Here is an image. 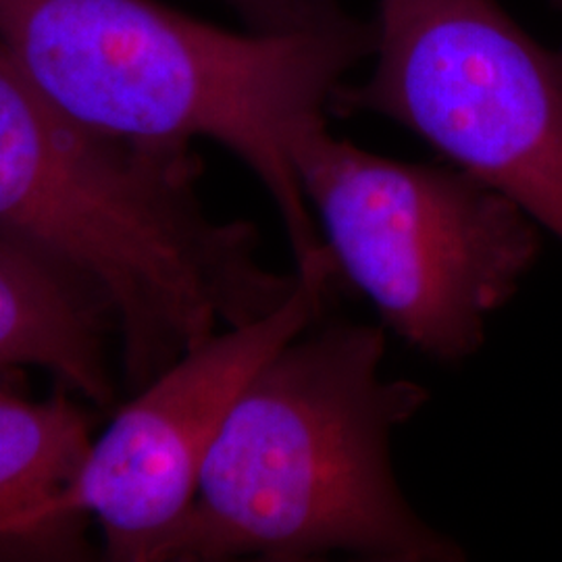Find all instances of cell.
Segmentation results:
<instances>
[{
  "instance_id": "obj_1",
  "label": "cell",
  "mask_w": 562,
  "mask_h": 562,
  "mask_svg": "<svg viewBox=\"0 0 562 562\" xmlns=\"http://www.w3.org/2000/svg\"><path fill=\"white\" fill-rule=\"evenodd\" d=\"M201 173L192 144L123 140L69 117L0 44V238L101 304L134 392L299 285L262 265L252 223L206 213Z\"/></svg>"
},
{
  "instance_id": "obj_2",
  "label": "cell",
  "mask_w": 562,
  "mask_h": 562,
  "mask_svg": "<svg viewBox=\"0 0 562 562\" xmlns=\"http://www.w3.org/2000/svg\"><path fill=\"white\" fill-rule=\"evenodd\" d=\"M0 44L63 113L142 144L213 140L276 202L296 262L323 248L292 162L327 121L373 23L341 13L290 34L234 32L157 0H0Z\"/></svg>"
},
{
  "instance_id": "obj_3",
  "label": "cell",
  "mask_w": 562,
  "mask_h": 562,
  "mask_svg": "<svg viewBox=\"0 0 562 562\" xmlns=\"http://www.w3.org/2000/svg\"><path fill=\"white\" fill-rule=\"evenodd\" d=\"M385 334L338 323L288 341L234 402L165 562H459L404 498L392 436L429 401L382 373Z\"/></svg>"
},
{
  "instance_id": "obj_4",
  "label": "cell",
  "mask_w": 562,
  "mask_h": 562,
  "mask_svg": "<svg viewBox=\"0 0 562 562\" xmlns=\"http://www.w3.org/2000/svg\"><path fill=\"white\" fill-rule=\"evenodd\" d=\"M292 162L340 276L383 325L434 361L471 359L538 261L542 227L450 162L382 157L327 121L302 130Z\"/></svg>"
},
{
  "instance_id": "obj_5",
  "label": "cell",
  "mask_w": 562,
  "mask_h": 562,
  "mask_svg": "<svg viewBox=\"0 0 562 562\" xmlns=\"http://www.w3.org/2000/svg\"><path fill=\"white\" fill-rule=\"evenodd\" d=\"M371 23V69L329 115L401 125L562 241V44L498 0H375Z\"/></svg>"
},
{
  "instance_id": "obj_6",
  "label": "cell",
  "mask_w": 562,
  "mask_h": 562,
  "mask_svg": "<svg viewBox=\"0 0 562 562\" xmlns=\"http://www.w3.org/2000/svg\"><path fill=\"white\" fill-rule=\"evenodd\" d=\"M296 273L299 285L278 311L194 346L136 390L90 443L74 504L101 527L109 561L165 562L241 390L288 341L315 327L336 294L340 271L325 244L296 262Z\"/></svg>"
},
{
  "instance_id": "obj_7",
  "label": "cell",
  "mask_w": 562,
  "mask_h": 562,
  "mask_svg": "<svg viewBox=\"0 0 562 562\" xmlns=\"http://www.w3.org/2000/svg\"><path fill=\"white\" fill-rule=\"evenodd\" d=\"M90 443L69 394L27 401L0 385V562L92 559L90 517L74 504Z\"/></svg>"
},
{
  "instance_id": "obj_8",
  "label": "cell",
  "mask_w": 562,
  "mask_h": 562,
  "mask_svg": "<svg viewBox=\"0 0 562 562\" xmlns=\"http://www.w3.org/2000/svg\"><path fill=\"white\" fill-rule=\"evenodd\" d=\"M111 327L101 304L0 238V378L36 367L111 411L117 404L104 344Z\"/></svg>"
},
{
  "instance_id": "obj_9",
  "label": "cell",
  "mask_w": 562,
  "mask_h": 562,
  "mask_svg": "<svg viewBox=\"0 0 562 562\" xmlns=\"http://www.w3.org/2000/svg\"><path fill=\"white\" fill-rule=\"evenodd\" d=\"M232 9L246 30L290 34L336 20L346 11L341 0H220Z\"/></svg>"
},
{
  "instance_id": "obj_10",
  "label": "cell",
  "mask_w": 562,
  "mask_h": 562,
  "mask_svg": "<svg viewBox=\"0 0 562 562\" xmlns=\"http://www.w3.org/2000/svg\"><path fill=\"white\" fill-rule=\"evenodd\" d=\"M548 2H550V4H552V7H554V9H557V11L562 15V0H548Z\"/></svg>"
}]
</instances>
